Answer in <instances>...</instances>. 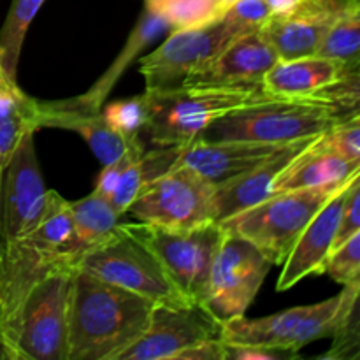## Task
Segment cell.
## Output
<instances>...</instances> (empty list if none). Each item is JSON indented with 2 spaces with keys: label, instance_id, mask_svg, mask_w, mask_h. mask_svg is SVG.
I'll use <instances>...</instances> for the list:
<instances>
[{
  "label": "cell",
  "instance_id": "cell-1",
  "mask_svg": "<svg viewBox=\"0 0 360 360\" xmlns=\"http://www.w3.org/2000/svg\"><path fill=\"white\" fill-rule=\"evenodd\" d=\"M359 70L311 97L269 98L245 105L211 123L199 139L290 144L316 137L348 115L359 112Z\"/></svg>",
  "mask_w": 360,
  "mask_h": 360
},
{
  "label": "cell",
  "instance_id": "cell-2",
  "mask_svg": "<svg viewBox=\"0 0 360 360\" xmlns=\"http://www.w3.org/2000/svg\"><path fill=\"white\" fill-rule=\"evenodd\" d=\"M155 302L76 267L69 297L67 360H118L144 333Z\"/></svg>",
  "mask_w": 360,
  "mask_h": 360
},
{
  "label": "cell",
  "instance_id": "cell-3",
  "mask_svg": "<svg viewBox=\"0 0 360 360\" xmlns=\"http://www.w3.org/2000/svg\"><path fill=\"white\" fill-rule=\"evenodd\" d=\"M84 252L86 246L74 232L69 200L55 190H48L41 221L23 238L4 245L2 292L6 340L30 288L55 271L76 269Z\"/></svg>",
  "mask_w": 360,
  "mask_h": 360
},
{
  "label": "cell",
  "instance_id": "cell-4",
  "mask_svg": "<svg viewBox=\"0 0 360 360\" xmlns=\"http://www.w3.org/2000/svg\"><path fill=\"white\" fill-rule=\"evenodd\" d=\"M150 94V122L146 134L157 146H185L221 116L245 105L276 98L262 84L204 86L183 84L171 90H146Z\"/></svg>",
  "mask_w": 360,
  "mask_h": 360
},
{
  "label": "cell",
  "instance_id": "cell-5",
  "mask_svg": "<svg viewBox=\"0 0 360 360\" xmlns=\"http://www.w3.org/2000/svg\"><path fill=\"white\" fill-rule=\"evenodd\" d=\"M348 181L274 193L255 206L232 214L220 225L227 234L252 243L273 266H281L306 225Z\"/></svg>",
  "mask_w": 360,
  "mask_h": 360
},
{
  "label": "cell",
  "instance_id": "cell-6",
  "mask_svg": "<svg viewBox=\"0 0 360 360\" xmlns=\"http://www.w3.org/2000/svg\"><path fill=\"white\" fill-rule=\"evenodd\" d=\"M72 273L55 271L25 295L7 334L13 360H67Z\"/></svg>",
  "mask_w": 360,
  "mask_h": 360
},
{
  "label": "cell",
  "instance_id": "cell-7",
  "mask_svg": "<svg viewBox=\"0 0 360 360\" xmlns=\"http://www.w3.org/2000/svg\"><path fill=\"white\" fill-rule=\"evenodd\" d=\"M127 232L150 248L167 273L169 280L192 304H200L206 295L211 266L225 238L220 224L174 231L141 221H123Z\"/></svg>",
  "mask_w": 360,
  "mask_h": 360
},
{
  "label": "cell",
  "instance_id": "cell-8",
  "mask_svg": "<svg viewBox=\"0 0 360 360\" xmlns=\"http://www.w3.org/2000/svg\"><path fill=\"white\" fill-rule=\"evenodd\" d=\"M77 267L108 283L150 299L155 304H192L172 285L157 257L125 225L109 241L86 250Z\"/></svg>",
  "mask_w": 360,
  "mask_h": 360
},
{
  "label": "cell",
  "instance_id": "cell-9",
  "mask_svg": "<svg viewBox=\"0 0 360 360\" xmlns=\"http://www.w3.org/2000/svg\"><path fill=\"white\" fill-rule=\"evenodd\" d=\"M127 213L141 224L174 231L214 221V185L188 165L176 164L148 183Z\"/></svg>",
  "mask_w": 360,
  "mask_h": 360
},
{
  "label": "cell",
  "instance_id": "cell-10",
  "mask_svg": "<svg viewBox=\"0 0 360 360\" xmlns=\"http://www.w3.org/2000/svg\"><path fill=\"white\" fill-rule=\"evenodd\" d=\"M273 264L250 241L227 234L214 255L202 306L224 323L246 315Z\"/></svg>",
  "mask_w": 360,
  "mask_h": 360
},
{
  "label": "cell",
  "instance_id": "cell-11",
  "mask_svg": "<svg viewBox=\"0 0 360 360\" xmlns=\"http://www.w3.org/2000/svg\"><path fill=\"white\" fill-rule=\"evenodd\" d=\"M341 304V292L327 301L285 309L264 319L231 320L221 326V340L234 347H262L297 354L316 340L330 338Z\"/></svg>",
  "mask_w": 360,
  "mask_h": 360
},
{
  "label": "cell",
  "instance_id": "cell-12",
  "mask_svg": "<svg viewBox=\"0 0 360 360\" xmlns=\"http://www.w3.org/2000/svg\"><path fill=\"white\" fill-rule=\"evenodd\" d=\"M172 34L155 51L141 58V74L146 90H171L183 86L186 77L217 56L238 30L225 18L197 28L171 30Z\"/></svg>",
  "mask_w": 360,
  "mask_h": 360
},
{
  "label": "cell",
  "instance_id": "cell-13",
  "mask_svg": "<svg viewBox=\"0 0 360 360\" xmlns=\"http://www.w3.org/2000/svg\"><path fill=\"white\" fill-rule=\"evenodd\" d=\"M28 132L0 174V238L4 245L23 238L41 221L48 190L34 143Z\"/></svg>",
  "mask_w": 360,
  "mask_h": 360
},
{
  "label": "cell",
  "instance_id": "cell-14",
  "mask_svg": "<svg viewBox=\"0 0 360 360\" xmlns=\"http://www.w3.org/2000/svg\"><path fill=\"white\" fill-rule=\"evenodd\" d=\"M221 338V323L200 304H155L144 333L118 360H179L202 341Z\"/></svg>",
  "mask_w": 360,
  "mask_h": 360
},
{
  "label": "cell",
  "instance_id": "cell-15",
  "mask_svg": "<svg viewBox=\"0 0 360 360\" xmlns=\"http://www.w3.org/2000/svg\"><path fill=\"white\" fill-rule=\"evenodd\" d=\"M347 0H301L271 14L260 28L280 60L315 55L327 28L343 11Z\"/></svg>",
  "mask_w": 360,
  "mask_h": 360
},
{
  "label": "cell",
  "instance_id": "cell-16",
  "mask_svg": "<svg viewBox=\"0 0 360 360\" xmlns=\"http://www.w3.org/2000/svg\"><path fill=\"white\" fill-rule=\"evenodd\" d=\"M273 46L257 32L238 35L217 56L200 65L186 77L185 84L204 86H232L255 84L278 62Z\"/></svg>",
  "mask_w": 360,
  "mask_h": 360
},
{
  "label": "cell",
  "instance_id": "cell-17",
  "mask_svg": "<svg viewBox=\"0 0 360 360\" xmlns=\"http://www.w3.org/2000/svg\"><path fill=\"white\" fill-rule=\"evenodd\" d=\"M348 183L323 204L322 210L311 218V221L306 225L302 234L299 236L292 252L281 264L283 269L278 278V292L290 290L294 285H297L299 281L311 276V274H323L326 260L329 259L330 252H333Z\"/></svg>",
  "mask_w": 360,
  "mask_h": 360
},
{
  "label": "cell",
  "instance_id": "cell-18",
  "mask_svg": "<svg viewBox=\"0 0 360 360\" xmlns=\"http://www.w3.org/2000/svg\"><path fill=\"white\" fill-rule=\"evenodd\" d=\"M292 144V143H290ZM287 144L243 143V141H202L197 139L181 146L176 164L188 165L213 185L227 181L257 167Z\"/></svg>",
  "mask_w": 360,
  "mask_h": 360
},
{
  "label": "cell",
  "instance_id": "cell-19",
  "mask_svg": "<svg viewBox=\"0 0 360 360\" xmlns=\"http://www.w3.org/2000/svg\"><path fill=\"white\" fill-rule=\"evenodd\" d=\"M316 137L287 144L278 153H274L273 157L267 158L266 162H262L257 167L250 169V171L243 172L239 176H234V178L227 179L220 185H214V221L220 224V221L227 220L232 214L241 213V211L259 204L260 200L267 199L274 179L290 164L292 158L299 151L304 150L306 146H309Z\"/></svg>",
  "mask_w": 360,
  "mask_h": 360
},
{
  "label": "cell",
  "instance_id": "cell-20",
  "mask_svg": "<svg viewBox=\"0 0 360 360\" xmlns=\"http://www.w3.org/2000/svg\"><path fill=\"white\" fill-rule=\"evenodd\" d=\"M357 174H360V162L347 160L338 155L319 136L280 172L271 186L269 197L290 190L341 185Z\"/></svg>",
  "mask_w": 360,
  "mask_h": 360
},
{
  "label": "cell",
  "instance_id": "cell-21",
  "mask_svg": "<svg viewBox=\"0 0 360 360\" xmlns=\"http://www.w3.org/2000/svg\"><path fill=\"white\" fill-rule=\"evenodd\" d=\"M65 129L77 132L88 143L90 150L102 165H108L122 157L134 143L123 139L102 116L101 111L88 112L72 108L63 101H39V129Z\"/></svg>",
  "mask_w": 360,
  "mask_h": 360
},
{
  "label": "cell",
  "instance_id": "cell-22",
  "mask_svg": "<svg viewBox=\"0 0 360 360\" xmlns=\"http://www.w3.org/2000/svg\"><path fill=\"white\" fill-rule=\"evenodd\" d=\"M171 30L169 23L165 21V18L162 16L158 11L153 9H144L141 18L137 20L136 27L132 28L130 35L127 37L125 44H123L122 51L118 53L112 63L109 65V69L91 84V88H88L84 94L77 95V97L65 98L67 104H70L72 108L81 109V111L88 112H97L101 111L102 105L108 101L109 94L112 91V88L116 86L120 79H122L123 74L127 72L130 65L139 58L141 51L148 48L151 42L157 41L158 37L165 34V32Z\"/></svg>",
  "mask_w": 360,
  "mask_h": 360
},
{
  "label": "cell",
  "instance_id": "cell-23",
  "mask_svg": "<svg viewBox=\"0 0 360 360\" xmlns=\"http://www.w3.org/2000/svg\"><path fill=\"white\" fill-rule=\"evenodd\" d=\"M350 70L334 60L319 55L278 60L266 72L260 84L276 98L311 97L340 81Z\"/></svg>",
  "mask_w": 360,
  "mask_h": 360
},
{
  "label": "cell",
  "instance_id": "cell-24",
  "mask_svg": "<svg viewBox=\"0 0 360 360\" xmlns=\"http://www.w3.org/2000/svg\"><path fill=\"white\" fill-rule=\"evenodd\" d=\"M39 130V101L0 69V174L20 141Z\"/></svg>",
  "mask_w": 360,
  "mask_h": 360
},
{
  "label": "cell",
  "instance_id": "cell-25",
  "mask_svg": "<svg viewBox=\"0 0 360 360\" xmlns=\"http://www.w3.org/2000/svg\"><path fill=\"white\" fill-rule=\"evenodd\" d=\"M179 151L181 146H160L158 150H151L150 153L144 151L123 169L109 195V200L122 217L148 183L174 167Z\"/></svg>",
  "mask_w": 360,
  "mask_h": 360
},
{
  "label": "cell",
  "instance_id": "cell-26",
  "mask_svg": "<svg viewBox=\"0 0 360 360\" xmlns=\"http://www.w3.org/2000/svg\"><path fill=\"white\" fill-rule=\"evenodd\" d=\"M72 227L86 250L109 241L122 225V214L115 210L108 197L94 190L79 200H69Z\"/></svg>",
  "mask_w": 360,
  "mask_h": 360
},
{
  "label": "cell",
  "instance_id": "cell-27",
  "mask_svg": "<svg viewBox=\"0 0 360 360\" xmlns=\"http://www.w3.org/2000/svg\"><path fill=\"white\" fill-rule=\"evenodd\" d=\"M315 55L334 60L347 69H359L360 0H347L343 11L327 28Z\"/></svg>",
  "mask_w": 360,
  "mask_h": 360
},
{
  "label": "cell",
  "instance_id": "cell-28",
  "mask_svg": "<svg viewBox=\"0 0 360 360\" xmlns=\"http://www.w3.org/2000/svg\"><path fill=\"white\" fill-rule=\"evenodd\" d=\"M360 283L347 285L341 290V304L334 320L333 345L322 355L330 360L360 359Z\"/></svg>",
  "mask_w": 360,
  "mask_h": 360
},
{
  "label": "cell",
  "instance_id": "cell-29",
  "mask_svg": "<svg viewBox=\"0 0 360 360\" xmlns=\"http://www.w3.org/2000/svg\"><path fill=\"white\" fill-rule=\"evenodd\" d=\"M44 0H13L6 21L0 28V67L4 72L16 79L21 49L30 23L37 16Z\"/></svg>",
  "mask_w": 360,
  "mask_h": 360
},
{
  "label": "cell",
  "instance_id": "cell-30",
  "mask_svg": "<svg viewBox=\"0 0 360 360\" xmlns=\"http://www.w3.org/2000/svg\"><path fill=\"white\" fill-rule=\"evenodd\" d=\"M150 94L146 90L136 97L104 104L101 109L102 116L108 120L109 125L129 143L141 139V134H144L150 122Z\"/></svg>",
  "mask_w": 360,
  "mask_h": 360
},
{
  "label": "cell",
  "instance_id": "cell-31",
  "mask_svg": "<svg viewBox=\"0 0 360 360\" xmlns=\"http://www.w3.org/2000/svg\"><path fill=\"white\" fill-rule=\"evenodd\" d=\"M158 13L165 18L171 30L206 27L221 20L227 7L218 0H165Z\"/></svg>",
  "mask_w": 360,
  "mask_h": 360
},
{
  "label": "cell",
  "instance_id": "cell-32",
  "mask_svg": "<svg viewBox=\"0 0 360 360\" xmlns=\"http://www.w3.org/2000/svg\"><path fill=\"white\" fill-rule=\"evenodd\" d=\"M323 273L343 287L360 283V232L330 252Z\"/></svg>",
  "mask_w": 360,
  "mask_h": 360
},
{
  "label": "cell",
  "instance_id": "cell-33",
  "mask_svg": "<svg viewBox=\"0 0 360 360\" xmlns=\"http://www.w3.org/2000/svg\"><path fill=\"white\" fill-rule=\"evenodd\" d=\"M327 146L352 162H360V116L348 115L322 134Z\"/></svg>",
  "mask_w": 360,
  "mask_h": 360
},
{
  "label": "cell",
  "instance_id": "cell-34",
  "mask_svg": "<svg viewBox=\"0 0 360 360\" xmlns=\"http://www.w3.org/2000/svg\"><path fill=\"white\" fill-rule=\"evenodd\" d=\"M271 14L273 9L266 0H236L224 18L238 30V34L243 35L260 30Z\"/></svg>",
  "mask_w": 360,
  "mask_h": 360
},
{
  "label": "cell",
  "instance_id": "cell-35",
  "mask_svg": "<svg viewBox=\"0 0 360 360\" xmlns=\"http://www.w3.org/2000/svg\"><path fill=\"white\" fill-rule=\"evenodd\" d=\"M357 232H360V174L348 183L333 250L343 245L347 239H350Z\"/></svg>",
  "mask_w": 360,
  "mask_h": 360
},
{
  "label": "cell",
  "instance_id": "cell-36",
  "mask_svg": "<svg viewBox=\"0 0 360 360\" xmlns=\"http://www.w3.org/2000/svg\"><path fill=\"white\" fill-rule=\"evenodd\" d=\"M297 354L283 350H271L262 347H234L227 345V360H278V359H294Z\"/></svg>",
  "mask_w": 360,
  "mask_h": 360
},
{
  "label": "cell",
  "instance_id": "cell-37",
  "mask_svg": "<svg viewBox=\"0 0 360 360\" xmlns=\"http://www.w3.org/2000/svg\"><path fill=\"white\" fill-rule=\"evenodd\" d=\"M179 360H227V343L221 338L202 341L186 350Z\"/></svg>",
  "mask_w": 360,
  "mask_h": 360
},
{
  "label": "cell",
  "instance_id": "cell-38",
  "mask_svg": "<svg viewBox=\"0 0 360 360\" xmlns=\"http://www.w3.org/2000/svg\"><path fill=\"white\" fill-rule=\"evenodd\" d=\"M2 257H4V243L0 238V360H13L11 359L9 347L6 340V329H4V292H2Z\"/></svg>",
  "mask_w": 360,
  "mask_h": 360
},
{
  "label": "cell",
  "instance_id": "cell-39",
  "mask_svg": "<svg viewBox=\"0 0 360 360\" xmlns=\"http://www.w3.org/2000/svg\"><path fill=\"white\" fill-rule=\"evenodd\" d=\"M266 2L271 6L273 13H278V11H285L288 9V7L295 6V4L301 2V0H266Z\"/></svg>",
  "mask_w": 360,
  "mask_h": 360
},
{
  "label": "cell",
  "instance_id": "cell-40",
  "mask_svg": "<svg viewBox=\"0 0 360 360\" xmlns=\"http://www.w3.org/2000/svg\"><path fill=\"white\" fill-rule=\"evenodd\" d=\"M165 0H146V7L148 9H153V11H158L162 6H164Z\"/></svg>",
  "mask_w": 360,
  "mask_h": 360
},
{
  "label": "cell",
  "instance_id": "cell-41",
  "mask_svg": "<svg viewBox=\"0 0 360 360\" xmlns=\"http://www.w3.org/2000/svg\"><path fill=\"white\" fill-rule=\"evenodd\" d=\"M218 2H220L221 6H225V7H227V9H229V7H231L232 4L236 2V0H218Z\"/></svg>",
  "mask_w": 360,
  "mask_h": 360
},
{
  "label": "cell",
  "instance_id": "cell-42",
  "mask_svg": "<svg viewBox=\"0 0 360 360\" xmlns=\"http://www.w3.org/2000/svg\"><path fill=\"white\" fill-rule=\"evenodd\" d=\"M0 69H2V67H0Z\"/></svg>",
  "mask_w": 360,
  "mask_h": 360
}]
</instances>
